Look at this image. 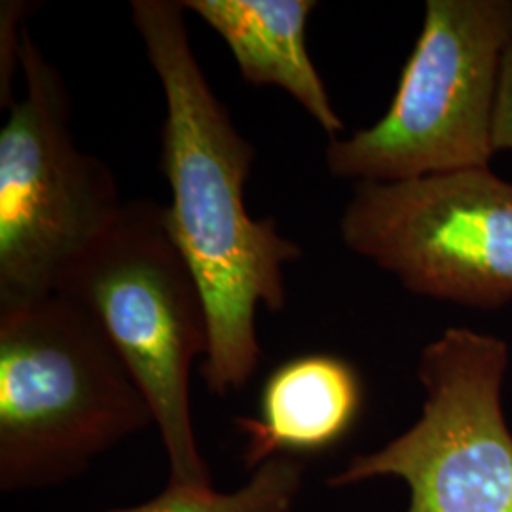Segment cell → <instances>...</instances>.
I'll return each mask as SVG.
<instances>
[{
  "instance_id": "277c9868",
  "label": "cell",
  "mask_w": 512,
  "mask_h": 512,
  "mask_svg": "<svg viewBox=\"0 0 512 512\" xmlns=\"http://www.w3.org/2000/svg\"><path fill=\"white\" fill-rule=\"evenodd\" d=\"M511 44L512 0H427L389 109L374 126L330 139V175L353 184L403 183L490 167Z\"/></svg>"
},
{
  "instance_id": "52a82bcc",
  "label": "cell",
  "mask_w": 512,
  "mask_h": 512,
  "mask_svg": "<svg viewBox=\"0 0 512 512\" xmlns=\"http://www.w3.org/2000/svg\"><path fill=\"white\" fill-rule=\"evenodd\" d=\"M338 230L410 293L478 310L512 302V183L490 167L353 184Z\"/></svg>"
},
{
  "instance_id": "8fae6325",
  "label": "cell",
  "mask_w": 512,
  "mask_h": 512,
  "mask_svg": "<svg viewBox=\"0 0 512 512\" xmlns=\"http://www.w3.org/2000/svg\"><path fill=\"white\" fill-rule=\"evenodd\" d=\"M29 12L27 2H2L0 8V105L12 107L16 103L14 76L19 69L21 40L25 31V16Z\"/></svg>"
},
{
  "instance_id": "3957f363",
  "label": "cell",
  "mask_w": 512,
  "mask_h": 512,
  "mask_svg": "<svg viewBox=\"0 0 512 512\" xmlns=\"http://www.w3.org/2000/svg\"><path fill=\"white\" fill-rule=\"evenodd\" d=\"M57 293L82 304L109 336L154 416L171 482L213 486L190 404L192 366L207 355L202 291L169 238L164 205L137 200L63 275Z\"/></svg>"
},
{
  "instance_id": "6da1fadb",
  "label": "cell",
  "mask_w": 512,
  "mask_h": 512,
  "mask_svg": "<svg viewBox=\"0 0 512 512\" xmlns=\"http://www.w3.org/2000/svg\"><path fill=\"white\" fill-rule=\"evenodd\" d=\"M131 23L165 97L160 169L169 238L202 291L209 348L200 372L215 395L241 391L260 361L256 311L285 308V268L302 256L274 219H255L245 184L255 147L241 135L194 54L181 0H133Z\"/></svg>"
},
{
  "instance_id": "8992f818",
  "label": "cell",
  "mask_w": 512,
  "mask_h": 512,
  "mask_svg": "<svg viewBox=\"0 0 512 512\" xmlns=\"http://www.w3.org/2000/svg\"><path fill=\"white\" fill-rule=\"evenodd\" d=\"M505 340L452 327L425 346L418 421L376 452L349 459L329 486L399 478L408 512H512V433L503 414Z\"/></svg>"
},
{
  "instance_id": "7a4b0ae2",
  "label": "cell",
  "mask_w": 512,
  "mask_h": 512,
  "mask_svg": "<svg viewBox=\"0 0 512 512\" xmlns=\"http://www.w3.org/2000/svg\"><path fill=\"white\" fill-rule=\"evenodd\" d=\"M150 425L147 399L82 304L55 293L0 311L2 492L69 482Z\"/></svg>"
},
{
  "instance_id": "9c48e42d",
  "label": "cell",
  "mask_w": 512,
  "mask_h": 512,
  "mask_svg": "<svg viewBox=\"0 0 512 512\" xmlns=\"http://www.w3.org/2000/svg\"><path fill=\"white\" fill-rule=\"evenodd\" d=\"M230 48L245 82L274 86L336 139L344 120L332 105L306 44L313 0H181Z\"/></svg>"
},
{
  "instance_id": "ba28073f",
  "label": "cell",
  "mask_w": 512,
  "mask_h": 512,
  "mask_svg": "<svg viewBox=\"0 0 512 512\" xmlns=\"http://www.w3.org/2000/svg\"><path fill=\"white\" fill-rule=\"evenodd\" d=\"M361 406V378L346 359L294 357L268 376L258 414L236 418L245 439L243 461L255 471L270 459L325 452L353 429Z\"/></svg>"
},
{
  "instance_id": "5b68a950",
  "label": "cell",
  "mask_w": 512,
  "mask_h": 512,
  "mask_svg": "<svg viewBox=\"0 0 512 512\" xmlns=\"http://www.w3.org/2000/svg\"><path fill=\"white\" fill-rule=\"evenodd\" d=\"M19 69L23 97L0 128V311L57 293L124 209L109 165L76 145L69 90L27 29Z\"/></svg>"
},
{
  "instance_id": "7c38bea8",
  "label": "cell",
  "mask_w": 512,
  "mask_h": 512,
  "mask_svg": "<svg viewBox=\"0 0 512 512\" xmlns=\"http://www.w3.org/2000/svg\"><path fill=\"white\" fill-rule=\"evenodd\" d=\"M495 152L512 150V44L503 59L494 116Z\"/></svg>"
},
{
  "instance_id": "30bf717a",
  "label": "cell",
  "mask_w": 512,
  "mask_h": 512,
  "mask_svg": "<svg viewBox=\"0 0 512 512\" xmlns=\"http://www.w3.org/2000/svg\"><path fill=\"white\" fill-rule=\"evenodd\" d=\"M302 486V465L293 458H274L253 471L236 492L213 486L171 482L164 492L141 505L110 512H289Z\"/></svg>"
}]
</instances>
